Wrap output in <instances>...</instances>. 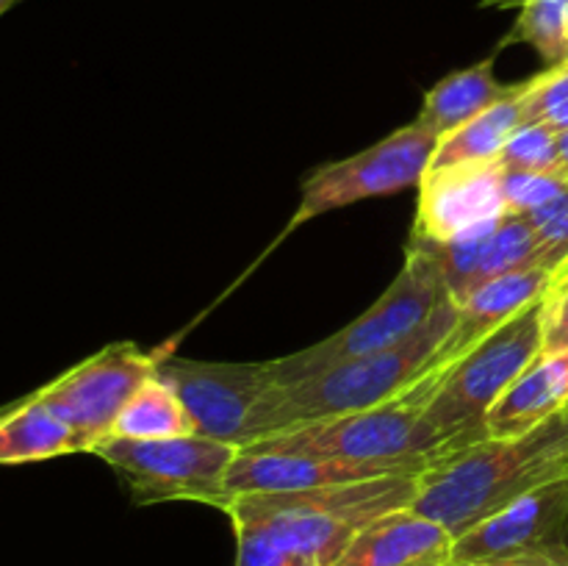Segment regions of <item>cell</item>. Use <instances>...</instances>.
Listing matches in <instances>:
<instances>
[{"label": "cell", "mask_w": 568, "mask_h": 566, "mask_svg": "<svg viewBox=\"0 0 568 566\" xmlns=\"http://www.w3.org/2000/svg\"><path fill=\"white\" fill-rule=\"evenodd\" d=\"M510 89L514 87L497 81V75H494V55H488V59L466 67V70H455L447 78H442L425 94V103H422L419 117H416V125L422 131L433 133L436 139H444L455 128L469 122L471 117L491 109Z\"/></svg>", "instance_id": "18"}, {"label": "cell", "mask_w": 568, "mask_h": 566, "mask_svg": "<svg viewBox=\"0 0 568 566\" xmlns=\"http://www.w3.org/2000/svg\"><path fill=\"white\" fill-rule=\"evenodd\" d=\"M497 164L503 172H558V133L547 125L521 122Z\"/></svg>", "instance_id": "24"}, {"label": "cell", "mask_w": 568, "mask_h": 566, "mask_svg": "<svg viewBox=\"0 0 568 566\" xmlns=\"http://www.w3.org/2000/svg\"><path fill=\"white\" fill-rule=\"evenodd\" d=\"M566 42H568V26H566Z\"/></svg>", "instance_id": "32"}, {"label": "cell", "mask_w": 568, "mask_h": 566, "mask_svg": "<svg viewBox=\"0 0 568 566\" xmlns=\"http://www.w3.org/2000/svg\"><path fill=\"white\" fill-rule=\"evenodd\" d=\"M14 3H20V0H0V17H3Z\"/></svg>", "instance_id": "30"}, {"label": "cell", "mask_w": 568, "mask_h": 566, "mask_svg": "<svg viewBox=\"0 0 568 566\" xmlns=\"http://www.w3.org/2000/svg\"><path fill=\"white\" fill-rule=\"evenodd\" d=\"M466 566H568V553H521Z\"/></svg>", "instance_id": "28"}, {"label": "cell", "mask_w": 568, "mask_h": 566, "mask_svg": "<svg viewBox=\"0 0 568 566\" xmlns=\"http://www.w3.org/2000/svg\"><path fill=\"white\" fill-rule=\"evenodd\" d=\"M447 300L453 297H449L447 283H444L430 250L422 247L419 242H408L403 270L394 277L392 286L375 300V305H369L358 320H353L333 336L270 361L272 381L275 386H283V383L303 381V377L331 370L344 361L394 347L414 336Z\"/></svg>", "instance_id": "6"}, {"label": "cell", "mask_w": 568, "mask_h": 566, "mask_svg": "<svg viewBox=\"0 0 568 566\" xmlns=\"http://www.w3.org/2000/svg\"><path fill=\"white\" fill-rule=\"evenodd\" d=\"M436 144L438 139L422 131L414 122V125L397 128L383 142L372 144L349 159L320 166L305 178L300 209L294 211V220L288 222L286 233L327 214V211L347 209L361 200L386 198V194L419 186L430 166Z\"/></svg>", "instance_id": "8"}, {"label": "cell", "mask_w": 568, "mask_h": 566, "mask_svg": "<svg viewBox=\"0 0 568 566\" xmlns=\"http://www.w3.org/2000/svg\"><path fill=\"white\" fill-rule=\"evenodd\" d=\"M503 170L497 161L427 170L419 183L410 239L453 242L471 228L505 214Z\"/></svg>", "instance_id": "12"}, {"label": "cell", "mask_w": 568, "mask_h": 566, "mask_svg": "<svg viewBox=\"0 0 568 566\" xmlns=\"http://www.w3.org/2000/svg\"><path fill=\"white\" fill-rule=\"evenodd\" d=\"M552 277L555 272L544 270V266H532V270L510 272V275L483 283L477 292H471L458 305V320L449 327L447 336L442 338L433 358L427 361L425 375H442L455 361L464 358L475 344H480L483 338L508 325L521 311L544 300L547 289L552 286Z\"/></svg>", "instance_id": "13"}, {"label": "cell", "mask_w": 568, "mask_h": 566, "mask_svg": "<svg viewBox=\"0 0 568 566\" xmlns=\"http://www.w3.org/2000/svg\"><path fill=\"white\" fill-rule=\"evenodd\" d=\"M568 408V350L538 355L486 416L488 438H516Z\"/></svg>", "instance_id": "16"}, {"label": "cell", "mask_w": 568, "mask_h": 566, "mask_svg": "<svg viewBox=\"0 0 568 566\" xmlns=\"http://www.w3.org/2000/svg\"><path fill=\"white\" fill-rule=\"evenodd\" d=\"M3 408H6V405H0V414H3Z\"/></svg>", "instance_id": "33"}, {"label": "cell", "mask_w": 568, "mask_h": 566, "mask_svg": "<svg viewBox=\"0 0 568 566\" xmlns=\"http://www.w3.org/2000/svg\"><path fill=\"white\" fill-rule=\"evenodd\" d=\"M568 350V272H555L544 294V355Z\"/></svg>", "instance_id": "27"}, {"label": "cell", "mask_w": 568, "mask_h": 566, "mask_svg": "<svg viewBox=\"0 0 568 566\" xmlns=\"http://www.w3.org/2000/svg\"><path fill=\"white\" fill-rule=\"evenodd\" d=\"M422 472L303 488L242 494L227 503L236 533L233 566H333L377 516L410 508Z\"/></svg>", "instance_id": "1"}, {"label": "cell", "mask_w": 568, "mask_h": 566, "mask_svg": "<svg viewBox=\"0 0 568 566\" xmlns=\"http://www.w3.org/2000/svg\"><path fill=\"white\" fill-rule=\"evenodd\" d=\"M455 536L414 508L377 516L333 566H449Z\"/></svg>", "instance_id": "15"}, {"label": "cell", "mask_w": 568, "mask_h": 566, "mask_svg": "<svg viewBox=\"0 0 568 566\" xmlns=\"http://www.w3.org/2000/svg\"><path fill=\"white\" fill-rule=\"evenodd\" d=\"M568 189V178L560 172H503L505 209L510 214H530Z\"/></svg>", "instance_id": "26"}, {"label": "cell", "mask_w": 568, "mask_h": 566, "mask_svg": "<svg viewBox=\"0 0 568 566\" xmlns=\"http://www.w3.org/2000/svg\"><path fill=\"white\" fill-rule=\"evenodd\" d=\"M558 172L568 178V131L558 133Z\"/></svg>", "instance_id": "29"}, {"label": "cell", "mask_w": 568, "mask_h": 566, "mask_svg": "<svg viewBox=\"0 0 568 566\" xmlns=\"http://www.w3.org/2000/svg\"><path fill=\"white\" fill-rule=\"evenodd\" d=\"M568 472V408L516 438H483L422 472L410 508L455 538Z\"/></svg>", "instance_id": "2"}, {"label": "cell", "mask_w": 568, "mask_h": 566, "mask_svg": "<svg viewBox=\"0 0 568 566\" xmlns=\"http://www.w3.org/2000/svg\"><path fill=\"white\" fill-rule=\"evenodd\" d=\"M70 453H83L81 438L37 392L6 405L0 414V466L33 464Z\"/></svg>", "instance_id": "17"}, {"label": "cell", "mask_w": 568, "mask_h": 566, "mask_svg": "<svg viewBox=\"0 0 568 566\" xmlns=\"http://www.w3.org/2000/svg\"><path fill=\"white\" fill-rule=\"evenodd\" d=\"M239 449L242 447L231 442L194 433L155 442L109 438L94 455L116 472L136 505L189 499L225 511V477Z\"/></svg>", "instance_id": "7"}, {"label": "cell", "mask_w": 568, "mask_h": 566, "mask_svg": "<svg viewBox=\"0 0 568 566\" xmlns=\"http://www.w3.org/2000/svg\"><path fill=\"white\" fill-rule=\"evenodd\" d=\"M521 92H525V83H514V89L503 100H497L491 109L471 117L469 122L438 139L427 170L497 161L508 139L516 133V128L525 122V117H521Z\"/></svg>", "instance_id": "19"}, {"label": "cell", "mask_w": 568, "mask_h": 566, "mask_svg": "<svg viewBox=\"0 0 568 566\" xmlns=\"http://www.w3.org/2000/svg\"><path fill=\"white\" fill-rule=\"evenodd\" d=\"M532 266H541V250H538L536 231H532V225L521 214L505 211L499 216L497 228H494L491 239H488L486 253H483L480 272H477V289L483 283L494 281V277L532 270Z\"/></svg>", "instance_id": "22"}, {"label": "cell", "mask_w": 568, "mask_h": 566, "mask_svg": "<svg viewBox=\"0 0 568 566\" xmlns=\"http://www.w3.org/2000/svg\"><path fill=\"white\" fill-rule=\"evenodd\" d=\"M455 320H458V303L447 300L405 342L381 353L344 361L303 381L270 388L250 416L244 447L275 433L294 431L311 422L336 420L344 414H358V411L399 397L405 388H410L425 375L427 361L433 358Z\"/></svg>", "instance_id": "3"}, {"label": "cell", "mask_w": 568, "mask_h": 566, "mask_svg": "<svg viewBox=\"0 0 568 566\" xmlns=\"http://www.w3.org/2000/svg\"><path fill=\"white\" fill-rule=\"evenodd\" d=\"M161 358L164 353H148L133 342L109 344L48 386L37 388V397L75 431L83 453H94L100 444L109 442L122 405L159 372Z\"/></svg>", "instance_id": "9"}, {"label": "cell", "mask_w": 568, "mask_h": 566, "mask_svg": "<svg viewBox=\"0 0 568 566\" xmlns=\"http://www.w3.org/2000/svg\"><path fill=\"white\" fill-rule=\"evenodd\" d=\"M488 9H519L505 44H530L549 67L568 61V0H483Z\"/></svg>", "instance_id": "21"}, {"label": "cell", "mask_w": 568, "mask_h": 566, "mask_svg": "<svg viewBox=\"0 0 568 566\" xmlns=\"http://www.w3.org/2000/svg\"><path fill=\"white\" fill-rule=\"evenodd\" d=\"M155 375L170 383L183 400L200 436L244 447L255 405L264 400L272 381L270 361L227 364V361H194L164 355Z\"/></svg>", "instance_id": "10"}, {"label": "cell", "mask_w": 568, "mask_h": 566, "mask_svg": "<svg viewBox=\"0 0 568 566\" xmlns=\"http://www.w3.org/2000/svg\"><path fill=\"white\" fill-rule=\"evenodd\" d=\"M521 117L525 122L552 128L555 133L568 131V61L547 67L541 75L525 81Z\"/></svg>", "instance_id": "23"}, {"label": "cell", "mask_w": 568, "mask_h": 566, "mask_svg": "<svg viewBox=\"0 0 568 566\" xmlns=\"http://www.w3.org/2000/svg\"><path fill=\"white\" fill-rule=\"evenodd\" d=\"M532 225L541 250V266L558 272L568 261V189L555 200L544 203L541 209L521 214Z\"/></svg>", "instance_id": "25"}, {"label": "cell", "mask_w": 568, "mask_h": 566, "mask_svg": "<svg viewBox=\"0 0 568 566\" xmlns=\"http://www.w3.org/2000/svg\"><path fill=\"white\" fill-rule=\"evenodd\" d=\"M194 433H197V427H194V420L189 416L183 400L172 392L170 383L153 375L122 405L109 438L155 442V438H181L194 436Z\"/></svg>", "instance_id": "20"}, {"label": "cell", "mask_w": 568, "mask_h": 566, "mask_svg": "<svg viewBox=\"0 0 568 566\" xmlns=\"http://www.w3.org/2000/svg\"><path fill=\"white\" fill-rule=\"evenodd\" d=\"M538 355H544V300L436 375L425 414L444 438L447 455L488 438V411Z\"/></svg>", "instance_id": "5"}, {"label": "cell", "mask_w": 568, "mask_h": 566, "mask_svg": "<svg viewBox=\"0 0 568 566\" xmlns=\"http://www.w3.org/2000/svg\"><path fill=\"white\" fill-rule=\"evenodd\" d=\"M558 272H568V261H566V266H560V270Z\"/></svg>", "instance_id": "31"}, {"label": "cell", "mask_w": 568, "mask_h": 566, "mask_svg": "<svg viewBox=\"0 0 568 566\" xmlns=\"http://www.w3.org/2000/svg\"><path fill=\"white\" fill-rule=\"evenodd\" d=\"M521 553H568V472L521 494L455 538L449 566Z\"/></svg>", "instance_id": "11"}, {"label": "cell", "mask_w": 568, "mask_h": 566, "mask_svg": "<svg viewBox=\"0 0 568 566\" xmlns=\"http://www.w3.org/2000/svg\"><path fill=\"white\" fill-rule=\"evenodd\" d=\"M433 386H436V375H422L399 397L375 408L311 422V425L261 438L247 447L425 472L447 458L444 438L425 414Z\"/></svg>", "instance_id": "4"}, {"label": "cell", "mask_w": 568, "mask_h": 566, "mask_svg": "<svg viewBox=\"0 0 568 566\" xmlns=\"http://www.w3.org/2000/svg\"><path fill=\"white\" fill-rule=\"evenodd\" d=\"M399 472L403 469H388V466L377 464H353V461L316 458V455L242 447L227 469L225 494L231 503L233 497H242V494L303 492V488L369 481V477L399 475Z\"/></svg>", "instance_id": "14"}]
</instances>
